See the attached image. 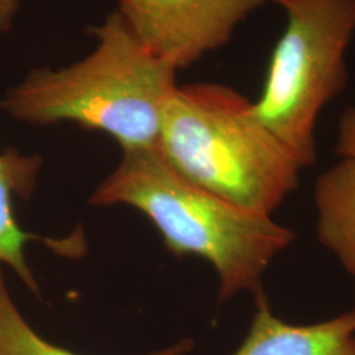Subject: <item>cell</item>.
Masks as SVG:
<instances>
[{"label": "cell", "instance_id": "6", "mask_svg": "<svg viewBox=\"0 0 355 355\" xmlns=\"http://www.w3.org/2000/svg\"><path fill=\"white\" fill-rule=\"evenodd\" d=\"M241 346L233 355H355V318L352 311L309 325L277 316L263 292Z\"/></svg>", "mask_w": 355, "mask_h": 355}, {"label": "cell", "instance_id": "4", "mask_svg": "<svg viewBox=\"0 0 355 355\" xmlns=\"http://www.w3.org/2000/svg\"><path fill=\"white\" fill-rule=\"evenodd\" d=\"M267 1L283 10L286 26L252 110L304 170L318 162V117L349 80L355 0Z\"/></svg>", "mask_w": 355, "mask_h": 355}, {"label": "cell", "instance_id": "3", "mask_svg": "<svg viewBox=\"0 0 355 355\" xmlns=\"http://www.w3.org/2000/svg\"><path fill=\"white\" fill-rule=\"evenodd\" d=\"M252 101L221 83L179 86L166 105L157 148L191 183L272 216L303 167L254 116Z\"/></svg>", "mask_w": 355, "mask_h": 355}, {"label": "cell", "instance_id": "1", "mask_svg": "<svg viewBox=\"0 0 355 355\" xmlns=\"http://www.w3.org/2000/svg\"><path fill=\"white\" fill-rule=\"evenodd\" d=\"M94 49L62 67H38L8 89L0 110L32 125L74 123L123 150L157 145L178 71L154 55L125 20L108 13L89 28Z\"/></svg>", "mask_w": 355, "mask_h": 355}, {"label": "cell", "instance_id": "7", "mask_svg": "<svg viewBox=\"0 0 355 355\" xmlns=\"http://www.w3.org/2000/svg\"><path fill=\"white\" fill-rule=\"evenodd\" d=\"M313 202L318 241L355 278L354 159L341 158L318 175Z\"/></svg>", "mask_w": 355, "mask_h": 355}, {"label": "cell", "instance_id": "2", "mask_svg": "<svg viewBox=\"0 0 355 355\" xmlns=\"http://www.w3.org/2000/svg\"><path fill=\"white\" fill-rule=\"evenodd\" d=\"M89 203L127 204L148 216L168 252L203 258L215 268L221 302L263 292L267 268L296 241V233L272 216L242 208L179 175L157 145L123 150Z\"/></svg>", "mask_w": 355, "mask_h": 355}, {"label": "cell", "instance_id": "11", "mask_svg": "<svg viewBox=\"0 0 355 355\" xmlns=\"http://www.w3.org/2000/svg\"><path fill=\"white\" fill-rule=\"evenodd\" d=\"M19 11V0H0V32H8L12 28Z\"/></svg>", "mask_w": 355, "mask_h": 355}, {"label": "cell", "instance_id": "9", "mask_svg": "<svg viewBox=\"0 0 355 355\" xmlns=\"http://www.w3.org/2000/svg\"><path fill=\"white\" fill-rule=\"evenodd\" d=\"M183 340L167 349L149 355H184L192 349ZM0 355H76L40 337L21 316L13 303L0 267Z\"/></svg>", "mask_w": 355, "mask_h": 355}, {"label": "cell", "instance_id": "10", "mask_svg": "<svg viewBox=\"0 0 355 355\" xmlns=\"http://www.w3.org/2000/svg\"><path fill=\"white\" fill-rule=\"evenodd\" d=\"M336 153L340 158L355 161V105L343 111L338 123Z\"/></svg>", "mask_w": 355, "mask_h": 355}, {"label": "cell", "instance_id": "8", "mask_svg": "<svg viewBox=\"0 0 355 355\" xmlns=\"http://www.w3.org/2000/svg\"><path fill=\"white\" fill-rule=\"evenodd\" d=\"M41 165L37 155H23L16 150L0 154V263H6L38 293L37 280L28 266L24 246L35 236L17 225L13 216L12 196H26L33 189Z\"/></svg>", "mask_w": 355, "mask_h": 355}, {"label": "cell", "instance_id": "12", "mask_svg": "<svg viewBox=\"0 0 355 355\" xmlns=\"http://www.w3.org/2000/svg\"><path fill=\"white\" fill-rule=\"evenodd\" d=\"M352 312H353V315H354V318H355V305H354V308H353V309H352Z\"/></svg>", "mask_w": 355, "mask_h": 355}, {"label": "cell", "instance_id": "5", "mask_svg": "<svg viewBox=\"0 0 355 355\" xmlns=\"http://www.w3.org/2000/svg\"><path fill=\"white\" fill-rule=\"evenodd\" d=\"M141 42L177 71L225 46L267 0H114Z\"/></svg>", "mask_w": 355, "mask_h": 355}]
</instances>
